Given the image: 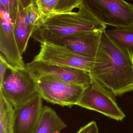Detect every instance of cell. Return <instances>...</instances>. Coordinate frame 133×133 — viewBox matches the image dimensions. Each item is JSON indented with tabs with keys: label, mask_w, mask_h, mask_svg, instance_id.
Instances as JSON below:
<instances>
[{
	"label": "cell",
	"mask_w": 133,
	"mask_h": 133,
	"mask_svg": "<svg viewBox=\"0 0 133 133\" xmlns=\"http://www.w3.org/2000/svg\"><path fill=\"white\" fill-rule=\"evenodd\" d=\"M105 30L90 73L116 96H120L133 91V55L115 43Z\"/></svg>",
	"instance_id": "1"
},
{
	"label": "cell",
	"mask_w": 133,
	"mask_h": 133,
	"mask_svg": "<svg viewBox=\"0 0 133 133\" xmlns=\"http://www.w3.org/2000/svg\"><path fill=\"white\" fill-rule=\"evenodd\" d=\"M78 8L77 12L58 13L44 17L34 29L32 37L41 43L52 37L105 30L106 25L97 19L83 4Z\"/></svg>",
	"instance_id": "2"
},
{
	"label": "cell",
	"mask_w": 133,
	"mask_h": 133,
	"mask_svg": "<svg viewBox=\"0 0 133 133\" xmlns=\"http://www.w3.org/2000/svg\"><path fill=\"white\" fill-rule=\"evenodd\" d=\"M101 22L116 28L133 26V5L124 0H82Z\"/></svg>",
	"instance_id": "3"
},
{
	"label": "cell",
	"mask_w": 133,
	"mask_h": 133,
	"mask_svg": "<svg viewBox=\"0 0 133 133\" xmlns=\"http://www.w3.org/2000/svg\"><path fill=\"white\" fill-rule=\"evenodd\" d=\"M77 105L97 112L116 121H122L125 117L116 102V95L93 78L84 89Z\"/></svg>",
	"instance_id": "4"
},
{
	"label": "cell",
	"mask_w": 133,
	"mask_h": 133,
	"mask_svg": "<svg viewBox=\"0 0 133 133\" xmlns=\"http://www.w3.org/2000/svg\"><path fill=\"white\" fill-rule=\"evenodd\" d=\"M41 97L48 103L72 108L77 105L85 88L59 80L51 77H40L35 79Z\"/></svg>",
	"instance_id": "5"
},
{
	"label": "cell",
	"mask_w": 133,
	"mask_h": 133,
	"mask_svg": "<svg viewBox=\"0 0 133 133\" xmlns=\"http://www.w3.org/2000/svg\"><path fill=\"white\" fill-rule=\"evenodd\" d=\"M38 92L36 83L26 68L6 72L0 85V93L14 108Z\"/></svg>",
	"instance_id": "6"
},
{
	"label": "cell",
	"mask_w": 133,
	"mask_h": 133,
	"mask_svg": "<svg viewBox=\"0 0 133 133\" xmlns=\"http://www.w3.org/2000/svg\"><path fill=\"white\" fill-rule=\"evenodd\" d=\"M26 69L34 79L47 76L86 88L92 81L90 72L80 69L33 60L26 64Z\"/></svg>",
	"instance_id": "7"
},
{
	"label": "cell",
	"mask_w": 133,
	"mask_h": 133,
	"mask_svg": "<svg viewBox=\"0 0 133 133\" xmlns=\"http://www.w3.org/2000/svg\"><path fill=\"white\" fill-rule=\"evenodd\" d=\"M40 44V49L33 61L52 64L69 66L90 72L94 58L78 55L62 46L47 42Z\"/></svg>",
	"instance_id": "8"
},
{
	"label": "cell",
	"mask_w": 133,
	"mask_h": 133,
	"mask_svg": "<svg viewBox=\"0 0 133 133\" xmlns=\"http://www.w3.org/2000/svg\"><path fill=\"white\" fill-rule=\"evenodd\" d=\"M0 57L11 70L26 68L20 54L15 32V23L8 13L1 7Z\"/></svg>",
	"instance_id": "9"
},
{
	"label": "cell",
	"mask_w": 133,
	"mask_h": 133,
	"mask_svg": "<svg viewBox=\"0 0 133 133\" xmlns=\"http://www.w3.org/2000/svg\"><path fill=\"white\" fill-rule=\"evenodd\" d=\"M104 30L82 32L68 36L52 37L43 42L65 47L80 56L95 58Z\"/></svg>",
	"instance_id": "10"
},
{
	"label": "cell",
	"mask_w": 133,
	"mask_h": 133,
	"mask_svg": "<svg viewBox=\"0 0 133 133\" xmlns=\"http://www.w3.org/2000/svg\"><path fill=\"white\" fill-rule=\"evenodd\" d=\"M42 99L38 92L15 109L12 133H34L43 112Z\"/></svg>",
	"instance_id": "11"
},
{
	"label": "cell",
	"mask_w": 133,
	"mask_h": 133,
	"mask_svg": "<svg viewBox=\"0 0 133 133\" xmlns=\"http://www.w3.org/2000/svg\"><path fill=\"white\" fill-rule=\"evenodd\" d=\"M66 127V124L54 109L45 106L39 125L34 133H60Z\"/></svg>",
	"instance_id": "12"
},
{
	"label": "cell",
	"mask_w": 133,
	"mask_h": 133,
	"mask_svg": "<svg viewBox=\"0 0 133 133\" xmlns=\"http://www.w3.org/2000/svg\"><path fill=\"white\" fill-rule=\"evenodd\" d=\"M21 9L15 22V32L19 50L22 56L26 50L29 40L32 37L34 29L26 25L23 22Z\"/></svg>",
	"instance_id": "13"
},
{
	"label": "cell",
	"mask_w": 133,
	"mask_h": 133,
	"mask_svg": "<svg viewBox=\"0 0 133 133\" xmlns=\"http://www.w3.org/2000/svg\"><path fill=\"white\" fill-rule=\"evenodd\" d=\"M109 37L117 45L125 49L133 55V26L116 28L105 30Z\"/></svg>",
	"instance_id": "14"
},
{
	"label": "cell",
	"mask_w": 133,
	"mask_h": 133,
	"mask_svg": "<svg viewBox=\"0 0 133 133\" xmlns=\"http://www.w3.org/2000/svg\"><path fill=\"white\" fill-rule=\"evenodd\" d=\"M15 109L0 93V133H12Z\"/></svg>",
	"instance_id": "15"
},
{
	"label": "cell",
	"mask_w": 133,
	"mask_h": 133,
	"mask_svg": "<svg viewBox=\"0 0 133 133\" xmlns=\"http://www.w3.org/2000/svg\"><path fill=\"white\" fill-rule=\"evenodd\" d=\"M21 11L24 22L34 29L44 18L35 2L24 9H21Z\"/></svg>",
	"instance_id": "16"
},
{
	"label": "cell",
	"mask_w": 133,
	"mask_h": 133,
	"mask_svg": "<svg viewBox=\"0 0 133 133\" xmlns=\"http://www.w3.org/2000/svg\"><path fill=\"white\" fill-rule=\"evenodd\" d=\"M34 2L44 17L57 13L59 0H36Z\"/></svg>",
	"instance_id": "17"
},
{
	"label": "cell",
	"mask_w": 133,
	"mask_h": 133,
	"mask_svg": "<svg viewBox=\"0 0 133 133\" xmlns=\"http://www.w3.org/2000/svg\"><path fill=\"white\" fill-rule=\"evenodd\" d=\"M1 7L8 13L15 23L18 13L21 9L19 0H0Z\"/></svg>",
	"instance_id": "18"
},
{
	"label": "cell",
	"mask_w": 133,
	"mask_h": 133,
	"mask_svg": "<svg viewBox=\"0 0 133 133\" xmlns=\"http://www.w3.org/2000/svg\"><path fill=\"white\" fill-rule=\"evenodd\" d=\"M82 2V0H59L56 14L72 12L73 9L79 8Z\"/></svg>",
	"instance_id": "19"
},
{
	"label": "cell",
	"mask_w": 133,
	"mask_h": 133,
	"mask_svg": "<svg viewBox=\"0 0 133 133\" xmlns=\"http://www.w3.org/2000/svg\"><path fill=\"white\" fill-rule=\"evenodd\" d=\"M75 133H100L97 123L94 121L90 122L84 126L81 127Z\"/></svg>",
	"instance_id": "20"
},
{
	"label": "cell",
	"mask_w": 133,
	"mask_h": 133,
	"mask_svg": "<svg viewBox=\"0 0 133 133\" xmlns=\"http://www.w3.org/2000/svg\"><path fill=\"white\" fill-rule=\"evenodd\" d=\"M9 69L10 68L8 65L3 58L0 57V85L2 84L5 75Z\"/></svg>",
	"instance_id": "21"
},
{
	"label": "cell",
	"mask_w": 133,
	"mask_h": 133,
	"mask_svg": "<svg viewBox=\"0 0 133 133\" xmlns=\"http://www.w3.org/2000/svg\"><path fill=\"white\" fill-rule=\"evenodd\" d=\"M19 1L21 8L24 9L34 3L35 0H19Z\"/></svg>",
	"instance_id": "22"
},
{
	"label": "cell",
	"mask_w": 133,
	"mask_h": 133,
	"mask_svg": "<svg viewBox=\"0 0 133 133\" xmlns=\"http://www.w3.org/2000/svg\"><path fill=\"white\" fill-rule=\"evenodd\" d=\"M35 1H36V0H35Z\"/></svg>",
	"instance_id": "23"
}]
</instances>
